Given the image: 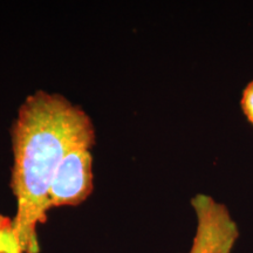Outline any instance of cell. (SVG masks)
Wrapping results in <instances>:
<instances>
[{
    "instance_id": "6da1fadb",
    "label": "cell",
    "mask_w": 253,
    "mask_h": 253,
    "mask_svg": "<svg viewBox=\"0 0 253 253\" xmlns=\"http://www.w3.org/2000/svg\"><path fill=\"white\" fill-rule=\"evenodd\" d=\"M95 144V128L84 108L61 94L37 90L19 107L12 126L14 233L23 253H39L38 226L50 210L49 189L63 157Z\"/></svg>"
},
{
    "instance_id": "7a4b0ae2",
    "label": "cell",
    "mask_w": 253,
    "mask_h": 253,
    "mask_svg": "<svg viewBox=\"0 0 253 253\" xmlns=\"http://www.w3.org/2000/svg\"><path fill=\"white\" fill-rule=\"evenodd\" d=\"M191 205L197 216V230L189 253L232 252L239 230L226 205L204 194L196 195Z\"/></svg>"
},
{
    "instance_id": "3957f363",
    "label": "cell",
    "mask_w": 253,
    "mask_h": 253,
    "mask_svg": "<svg viewBox=\"0 0 253 253\" xmlns=\"http://www.w3.org/2000/svg\"><path fill=\"white\" fill-rule=\"evenodd\" d=\"M94 189L91 147H78L63 157L49 189L50 208L77 207Z\"/></svg>"
},
{
    "instance_id": "277c9868",
    "label": "cell",
    "mask_w": 253,
    "mask_h": 253,
    "mask_svg": "<svg viewBox=\"0 0 253 253\" xmlns=\"http://www.w3.org/2000/svg\"><path fill=\"white\" fill-rule=\"evenodd\" d=\"M0 253H23L13 226L9 227L0 238Z\"/></svg>"
},
{
    "instance_id": "5b68a950",
    "label": "cell",
    "mask_w": 253,
    "mask_h": 253,
    "mask_svg": "<svg viewBox=\"0 0 253 253\" xmlns=\"http://www.w3.org/2000/svg\"><path fill=\"white\" fill-rule=\"evenodd\" d=\"M240 106H242V110L246 120L250 125L253 126V80L250 81L243 90Z\"/></svg>"
},
{
    "instance_id": "8992f818",
    "label": "cell",
    "mask_w": 253,
    "mask_h": 253,
    "mask_svg": "<svg viewBox=\"0 0 253 253\" xmlns=\"http://www.w3.org/2000/svg\"><path fill=\"white\" fill-rule=\"evenodd\" d=\"M12 226H13V219L0 213V238Z\"/></svg>"
}]
</instances>
